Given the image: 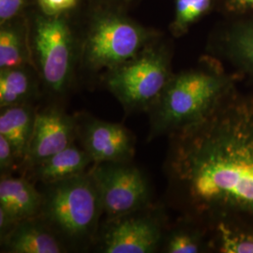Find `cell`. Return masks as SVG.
<instances>
[{
    "label": "cell",
    "instance_id": "24",
    "mask_svg": "<svg viewBox=\"0 0 253 253\" xmlns=\"http://www.w3.org/2000/svg\"><path fill=\"white\" fill-rule=\"evenodd\" d=\"M30 0H0V25L23 15Z\"/></svg>",
    "mask_w": 253,
    "mask_h": 253
},
{
    "label": "cell",
    "instance_id": "16",
    "mask_svg": "<svg viewBox=\"0 0 253 253\" xmlns=\"http://www.w3.org/2000/svg\"><path fill=\"white\" fill-rule=\"evenodd\" d=\"M40 83L32 66L0 70V107L31 104L40 94Z\"/></svg>",
    "mask_w": 253,
    "mask_h": 253
},
{
    "label": "cell",
    "instance_id": "23",
    "mask_svg": "<svg viewBox=\"0 0 253 253\" xmlns=\"http://www.w3.org/2000/svg\"><path fill=\"white\" fill-rule=\"evenodd\" d=\"M17 163H21L13 146L3 135H0V169L1 175H9Z\"/></svg>",
    "mask_w": 253,
    "mask_h": 253
},
{
    "label": "cell",
    "instance_id": "19",
    "mask_svg": "<svg viewBox=\"0 0 253 253\" xmlns=\"http://www.w3.org/2000/svg\"><path fill=\"white\" fill-rule=\"evenodd\" d=\"M218 250L223 253H253V234L235 229L223 221L217 225Z\"/></svg>",
    "mask_w": 253,
    "mask_h": 253
},
{
    "label": "cell",
    "instance_id": "9",
    "mask_svg": "<svg viewBox=\"0 0 253 253\" xmlns=\"http://www.w3.org/2000/svg\"><path fill=\"white\" fill-rule=\"evenodd\" d=\"M76 134L94 163L131 162L135 139L126 126L87 114L75 116Z\"/></svg>",
    "mask_w": 253,
    "mask_h": 253
},
{
    "label": "cell",
    "instance_id": "22",
    "mask_svg": "<svg viewBox=\"0 0 253 253\" xmlns=\"http://www.w3.org/2000/svg\"><path fill=\"white\" fill-rule=\"evenodd\" d=\"M78 0H37L40 11L48 16L66 15L74 9Z\"/></svg>",
    "mask_w": 253,
    "mask_h": 253
},
{
    "label": "cell",
    "instance_id": "13",
    "mask_svg": "<svg viewBox=\"0 0 253 253\" xmlns=\"http://www.w3.org/2000/svg\"><path fill=\"white\" fill-rule=\"evenodd\" d=\"M91 164L94 162L88 153L73 143L30 168L36 180L48 184L84 174Z\"/></svg>",
    "mask_w": 253,
    "mask_h": 253
},
{
    "label": "cell",
    "instance_id": "8",
    "mask_svg": "<svg viewBox=\"0 0 253 253\" xmlns=\"http://www.w3.org/2000/svg\"><path fill=\"white\" fill-rule=\"evenodd\" d=\"M163 241V227L149 208L106 219L96 240L103 253H151Z\"/></svg>",
    "mask_w": 253,
    "mask_h": 253
},
{
    "label": "cell",
    "instance_id": "18",
    "mask_svg": "<svg viewBox=\"0 0 253 253\" xmlns=\"http://www.w3.org/2000/svg\"><path fill=\"white\" fill-rule=\"evenodd\" d=\"M217 0H174L170 32L175 38L185 35L190 27L214 8Z\"/></svg>",
    "mask_w": 253,
    "mask_h": 253
},
{
    "label": "cell",
    "instance_id": "3",
    "mask_svg": "<svg viewBox=\"0 0 253 253\" xmlns=\"http://www.w3.org/2000/svg\"><path fill=\"white\" fill-rule=\"evenodd\" d=\"M89 171V170H88ZM41 217L71 250L96 243L103 214L99 191L89 172L42 184Z\"/></svg>",
    "mask_w": 253,
    "mask_h": 253
},
{
    "label": "cell",
    "instance_id": "12",
    "mask_svg": "<svg viewBox=\"0 0 253 253\" xmlns=\"http://www.w3.org/2000/svg\"><path fill=\"white\" fill-rule=\"evenodd\" d=\"M42 205V194L24 177L1 175L0 209L14 222L38 217Z\"/></svg>",
    "mask_w": 253,
    "mask_h": 253
},
{
    "label": "cell",
    "instance_id": "14",
    "mask_svg": "<svg viewBox=\"0 0 253 253\" xmlns=\"http://www.w3.org/2000/svg\"><path fill=\"white\" fill-rule=\"evenodd\" d=\"M218 45L236 67L253 77V15L235 18L218 37Z\"/></svg>",
    "mask_w": 253,
    "mask_h": 253
},
{
    "label": "cell",
    "instance_id": "17",
    "mask_svg": "<svg viewBox=\"0 0 253 253\" xmlns=\"http://www.w3.org/2000/svg\"><path fill=\"white\" fill-rule=\"evenodd\" d=\"M32 104H22L1 108L0 135H3L15 149L21 163H26L36 118Z\"/></svg>",
    "mask_w": 253,
    "mask_h": 253
},
{
    "label": "cell",
    "instance_id": "4",
    "mask_svg": "<svg viewBox=\"0 0 253 253\" xmlns=\"http://www.w3.org/2000/svg\"><path fill=\"white\" fill-rule=\"evenodd\" d=\"M160 34L115 9L95 13L80 45V62L91 73L117 68L133 58Z\"/></svg>",
    "mask_w": 253,
    "mask_h": 253
},
{
    "label": "cell",
    "instance_id": "5",
    "mask_svg": "<svg viewBox=\"0 0 253 253\" xmlns=\"http://www.w3.org/2000/svg\"><path fill=\"white\" fill-rule=\"evenodd\" d=\"M29 43L43 87L50 95L62 97L73 84L81 45L66 15L36 13L29 21Z\"/></svg>",
    "mask_w": 253,
    "mask_h": 253
},
{
    "label": "cell",
    "instance_id": "25",
    "mask_svg": "<svg viewBox=\"0 0 253 253\" xmlns=\"http://www.w3.org/2000/svg\"><path fill=\"white\" fill-rule=\"evenodd\" d=\"M106 1H109L110 3L120 4V3H126V2H128V1H130V0H106Z\"/></svg>",
    "mask_w": 253,
    "mask_h": 253
},
{
    "label": "cell",
    "instance_id": "2",
    "mask_svg": "<svg viewBox=\"0 0 253 253\" xmlns=\"http://www.w3.org/2000/svg\"><path fill=\"white\" fill-rule=\"evenodd\" d=\"M230 85L229 76L214 62L172 74L160 98L147 111L149 140L199 122L226 96Z\"/></svg>",
    "mask_w": 253,
    "mask_h": 253
},
{
    "label": "cell",
    "instance_id": "20",
    "mask_svg": "<svg viewBox=\"0 0 253 253\" xmlns=\"http://www.w3.org/2000/svg\"><path fill=\"white\" fill-rule=\"evenodd\" d=\"M165 252L169 253H196L201 251L199 236L186 230L172 232L165 242Z\"/></svg>",
    "mask_w": 253,
    "mask_h": 253
},
{
    "label": "cell",
    "instance_id": "11",
    "mask_svg": "<svg viewBox=\"0 0 253 253\" xmlns=\"http://www.w3.org/2000/svg\"><path fill=\"white\" fill-rule=\"evenodd\" d=\"M2 252L9 253H62L69 249L40 217L18 222L1 240Z\"/></svg>",
    "mask_w": 253,
    "mask_h": 253
},
{
    "label": "cell",
    "instance_id": "7",
    "mask_svg": "<svg viewBox=\"0 0 253 253\" xmlns=\"http://www.w3.org/2000/svg\"><path fill=\"white\" fill-rule=\"evenodd\" d=\"M88 172L96 183L106 219L150 208L149 182L131 162L94 163Z\"/></svg>",
    "mask_w": 253,
    "mask_h": 253
},
{
    "label": "cell",
    "instance_id": "21",
    "mask_svg": "<svg viewBox=\"0 0 253 253\" xmlns=\"http://www.w3.org/2000/svg\"><path fill=\"white\" fill-rule=\"evenodd\" d=\"M218 7L232 18L253 15V0H217Z\"/></svg>",
    "mask_w": 253,
    "mask_h": 253
},
{
    "label": "cell",
    "instance_id": "10",
    "mask_svg": "<svg viewBox=\"0 0 253 253\" xmlns=\"http://www.w3.org/2000/svg\"><path fill=\"white\" fill-rule=\"evenodd\" d=\"M75 138V117L69 116L56 105L38 110L25 164L31 167L41 163L73 144Z\"/></svg>",
    "mask_w": 253,
    "mask_h": 253
},
{
    "label": "cell",
    "instance_id": "6",
    "mask_svg": "<svg viewBox=\"0 0 253 253\" xmlns=\"http://www.w3.org/2000/svg\"><path fill=\"white\" fill-rule=\"evenodd\" d=\"M172 76L170 50L159 38L130 60L105 73L104 84L127 113L147 112Z\"/></svg>",
    "mask_w": 253,
    "mask_h": 253
},
{
    "label": "cell",
    "instance_id": "15",
    "mask_svg": "<svg viewBox=\"0 0 253 253\" xmlns=\"http://www.w3.org/2000/svg\"><path fill=\"white\" fill-rule=\"evenodd\" d=\"M32 66L29 21L23 15L0 25V70Z\"/></svg>",
    "mask_w": 253,
    "mask_h": 253
},
{
    "label": "cell",
    "instance_id": "1",
    "mask_svg": "<svg viewBox=\"0 0 253 253\" xmlns=\"http://www.w3.org/2000/svg\"><path fill=\"white\" fill-rule=\"evenodd\" d=\"M226 96L199 122L170 134L165 168L191 217L253 219V100Z\"/></svg>",
    "mask_w": 253,
    "mask_h": 253
}]
</instances>
